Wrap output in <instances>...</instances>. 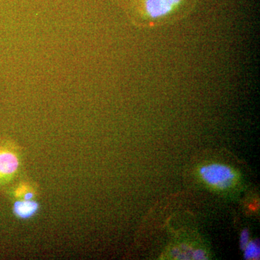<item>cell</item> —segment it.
<instances>
[{"label": "cell", "instance_id": "obj_1", "mask_svg": "<svg viewBox=\"0 0 260 260\" xmlns=\"http://www.w3.org/2000/svg\"><path fill=\"white\" fill-rule=\"evenodd\" d=\"M181 0H145V22L143 26H158L165 25L166 20L180 4Z\"/></svg>", "mask_w": 260, "mask_h": 260}, {"label": "cell", "instance_id": "obj_2", "mask_svg": "<svg viewBox=\"0 0 260 260\" xmlns=\"http://www.w3.org/2000/svg\"><path fill=\"white\" fill-rule=\"evenodd\" d=\"M200 174L206 184L218 189L229 187L236 179L233 169L222 164L204 166L200 169Z\"/></svg>", "mask_w": 260, "mask_h": 260}, {"label": "cell", "instance_id": "obj_3", "mask_svg": "<svg viewBox=\"0 0 260 260\" xmlns=\"http://www.w3.org/2000/svg\"><path fill=\"white\" fill-rule=\"evenodd\" d=\"M20 160L13 149L0 147V184L8 182L18 172Z\"/></svg>", "mask_w": 260, "mask_h": 260}, {"label": "cell", "instance_id": "obj_4", "mask_svg": "<svg viewBox=\"0 0 260 260\" xmlns=\"http://www.w3.org/2000/svg\"><path fill=\"white\" fill-rule=\"evenodd\" d=\"M39 208V204L32 200H19L13 206V212L18 218L27 219L34 216Z\"/></svg>", "mask_w": 260, "mask_h": 260}, {"label": "cell", "instance_id": "obj_5", "mask_svg": "<svg viewBox=\"0 0 260 260\" xmlns=\"http://www.w3.org/2000/svg\"><path fill=\"white\" fill-rule=\"evenodd\" d=\"M244 251L246 259H257L259 258V246L256 242L248 243Z\"/></svg>", "mask_w": 260, "mask_h": 260}, {"label": "cell", "instance_id": "obj_6", "mask_svg": "<svg viewBox=\"0 0 260 260\" xmlns=\"http://www.w3.org/2000/svg\"><path fill=\"white\" fill-rule=\"evenodd\" d=\"M249 242V234L247 230H244L240 236V246L241 249L244 250L245 249L248 243Z\"/></svg>", "mask_w": 260, "mask_h": 260}, {"label": "cell", "instance_id": "obj_7", "mask_svg": "<svg viewBox=\"0 0 260 260\" xmlns=\"http://www.w3.org/2000/svg\"><path fill=\"white\" fill-rule=\"evenodd\" d=\"M193 259L201 260L206 259V254L205 251L201 249H197L193 252Z\"/></svg>", "mask_w": 260, "mask_h": 260}]
</instances>
